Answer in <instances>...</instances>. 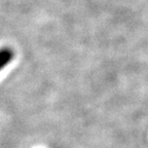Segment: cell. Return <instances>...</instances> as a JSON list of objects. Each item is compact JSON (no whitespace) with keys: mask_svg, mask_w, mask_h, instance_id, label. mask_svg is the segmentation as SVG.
<instances>
[{"mask_svg":"<svg viewBox=\"0 0 148 148\" xmlns=\"http://www.w3.org/2000/svg\"><path fill=\"white\" fill-rule=\"evenodd\" d=\"M14 57V53L10 47H1L0 49V71L12 62Z\"/></svg>","mask_w":148,"mask_h":148,"instance_id":"obj_1","label":"cell"}]
</instances>
